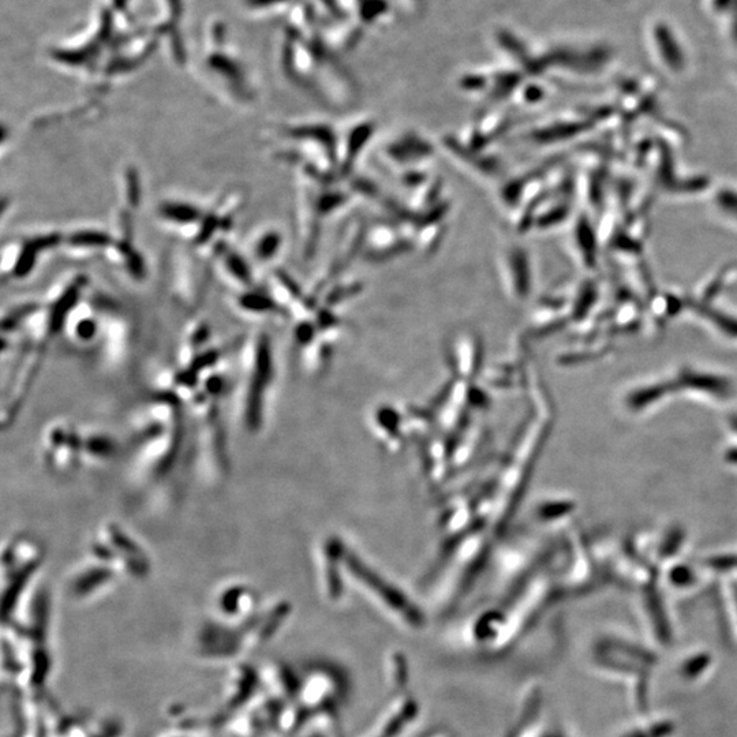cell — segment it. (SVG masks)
<instances>
[{"label":"cell","instance_id":"cell-1","mask_svg":"<svg viewBox=\"0 0 737 737\" xmlns=\"http://www.w3.org/2000/svg\"><path fill=\"white\" fill-rule=\"evenodd\" d=\"M410 228L392 226L389 223H379L372 228H366L364 241V256L369 261L391 260L400 254L414 249V239L409 235Z\"/></svg>","mask_w":737,"mask_h":737},{"label":"cell","instance_id":"cell-2","mask_svg":"<svg viewBox=\"0 0 737 737\" xmlns=\"http://www.w3.org/2000/svg\"><path fill=\"white\" fill-rule=\"evenodd\" d=\"M63 242H65V234L56 233V231L55 233L39 234L25 239L24 242H21L20 250L16 254L13 268L10 269V276L18 280L28 278L35 271L40 260V254L46 253L58 245H63Z\"/></svg>","mask_w":737,"mask_h":737},{"label":"cell","instance_id":"cell-3","mask_svg":"<svg viewBox=\"0 0 737 737\" xmlns=\"http://www.w3.org/2000/svg\"><path fill=\"white\" fill-rule=\"evenodd\" d=\"M501 278L511 298L525 299L530 293V265L525 250L511 248L501 257Z\"/></svg>","mask_w":737,"mask_h":737},{"label":"cell","instance_id":"cell-4","mask_svg":"<svg viewBox=\"0 0 737 737\" xmlns=\"http://www.w3.org/2000/svg\"><path fill=\"white\" fill-rule=\"evenodd\" d=\"M222 50L223 46L219 44V50L207 55V58H205L207 70L212 71L215 76L223 78L226 81V86L228 85L227 81L231 80V88L235 92L241 91L242 95H248L250 97V93H248V82H246L245 67L239 62L238 58Z\"/></svg>","mask_w":737,"mask_h":737},{"label":"cell","instance_id":"cell-5","mask_svg":"<svg viewBox=\"0 0 737 737\" xmlns=\"http://www.w3.org/2000/svg\"><path fill=\"white\" fill-rule=\"evenodd\" d=\"M374 129L373 122H359L354 125L347 133L346 140L338 147V166L339 174L349 175L353 170L354 164L357 163L359 155L364 151L366 144L372 138Z\"/></svg>","mask_w":737,"mask_h":737},{"label":"cell","instance_id":"cell-6","mask_svg":"<svg viewBox=\"0 0 737 737\" xmlns=\"http://www.w3.org/2000/svg\"><path fill=\"white\" fill-rule=\"evenodd\" d=\"M157 216L171 226L186 228L201 226L207 212L192 201L166 200L157 207Z\"/></svg>","mask_w":737,"mask_h":737},{"label":"cell","instance_id":"cell-7","mask_svg":"<svg viewBox=\"0 0 737 737\" xmlns=\"http://www.w3.org/2000/svg\"><path fill=\"white\" fill-rule=\"evenodd\" d=\"M389 162L399 166H415L433 155L432 145L417 136H406L392 142L385 151Z\"/></svg>","mask_w":737,"mask_h":737},{"label":"cell","instance_id":"cell-8","mask_svg":"<svg viewBox=\"0 0 737 737\" xmlns=\"http://www.w3.org/2000/svg\"><path fill=\"white\" fill-rule=\"evenodd\" d=\"M67 248L88 252V250H104L114 248L115 241L107 231L100 228H78L73 233L65 235Z\"/></svg>","mask_w":737,"mask_h":737},{"label":"cell","instance_id":"cell-9","mask_svg":"<svg viewBox=\"0 0 737 737\" xmlns=\"http://www.w3.org/2000/svg\"><path fill=\"white\" fill-rule=\"evenodd\" d=\"M237 303L239 308L246 310L248 313L275 314L280 313L283 310L278 299L263 293V291H258L256 288L245 290V293H242L237 298Z\"/></svg>","mask_w":737,"mask_h":737},{"label":"cell","instance_id":"cell-10","mask_svg":"<svg viewBox=\"0 0 737 737\" xmlns=\"http://www.w3.org/2000/svg\"><path fill=\"white\" fill-rule=\"evenodd\" d=\"M284 237L276 228L265 230L258 235L253 245V257L257 263L268 264L275 260L283 248Z\"/></svg>","mask_w":737,"mask_h":737},{"label":"cell","instance_id":"cell-11","mask_svg":"<svg viewBox=\"0 0 737 737\" xmlns=\"http://www.w3.org/2000/svg\"><path fill=\"white\" fill-rule=\"evenodd\" d=\"M223 267L227 275L230 276L234 282L242 284L245 290L254 288L253 271L250 268L248 260L242 256L241 253L230 250L224 254Z\"/></svg>","mask_w":737,"mask_h":737},{"label":"cell","instance_id":"cell-12","mask_svg":"<svg viewBox=\"0 0 737 737\" xmlns=\"http://www.w3.org/2000/svg\"><path fill=\"white\" fill-rule=\"evenodd\" d=\"M362 286L359 283H340L339 286L331 288L325 294V305L327 308L332 306L340 305V303L347 301V299L355 297V295L361 293Z\"/></svg>","mask_w":737,"mask_h":737},{"label":"cell","instance_id":"cell-13","mask_svg":"<svg viewBox=\"0 0 737 737\" xmlns=\"http://www.w3.org/2000/svg\"><path fill=\"white\" fill-rule=\"evenodd\" d=\"M97 329H99V324L95 317H92L91 314H82L74 325V336L82 342H89L97 335Z\"/></svg>","mask_w":737,"mask_h":737}]
</instances>
